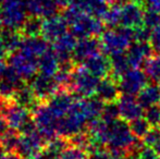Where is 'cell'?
Listing matches in <instances>:
<instances>
[{
	"instance_id": "cell-12",
	"label": "cell",
	"mask_w": 160,
	"mask_h": 159,
	"mask_svg": "<svg viewBox=\"0 0 160 159\" xmlns=\"http://www.w3.org/2000/svg\"><path fill=\"white\" fill-rule=\"evenodd\" d=\"M145 10L143 4L128 1L120 7V26L136 28L143 25Z\"/></svg>"
},
{
	"instance_id": "cell-49",
	"label": "cell",
	"mask_w": 160,
	"mask_h": 159,
	"mask_svg": "<svg viewBox=\"0 0 160 159\" xmlns=\"http://www.w3.org/2000/svg\"><path fill=\"white\" fill-rule=\"evenodd\" d=\"M8 68V63L3 60V58L0 57V77L4 73V71Z\"/></svg>"
},
{
	"instance_id": "cell-26",
	"label": "cell",
	"mask_w": 160,
	"mask_h": 159,
	"mask_svg": "<svg viewBox=\"0 0 160 159\" xmlns=\"http://www.w3.org/2000/svg\"><path fill=\"white\" fill-rule=\"evenodd\" d=\"M139 104L144 109L160 102V87L156 84H147L137 95Z\"/></svg>"
},
{
	"instance_id": "cell-10",
	"label": "cell",
	"mask_w": 160,
	"mask_h": 159,
	"mask_svg": "<svg viewBox=\"0 0 160 159\" xmlns=\"http://www.w3.org/2000/svg\"><path fill=\"white\" fill-rule=\"evenodd\" d=\"M148 77L141 68H132L128 70L118 80L121 94L136 96L147 85Z\"/></svg>"
},
{
	"instance_id": "cell-33",
	"label": "cell",
	"mask_w": 160,
	"mask_h": 159,
	"mask_svg": "<svg viewBox=\"0 0 160 159\" xmlns=\"http://www.w3.org/2000/svg\"><path fill=\"white\" fill-rule=\"evenodd\" d=\"M143 144L160 155V127H152L143 137Z\"/></svg>"
},
{
	"instance_id": "cell-41",
	"label": "cell",
	"mask_w": 160,
	"mask_h": 159,
	"mask_svg": "<svg viewBox=\"0 0 160 159\" xmlns=\"http://www.w3.org/2000/svg\"><path fill=\"white\" fill-rule=\"evenodd\" d=\"M133 30H134V42H149L152 35V31L149 28L142 25Z\"/></svg>"
},
{
	"instance_id": "cell-54",
	"label": "cell",
	"mask_w": 160,
	"mask_h": 159,
	"mask_svg": "<svg viewBox=\"0 0 160 159\" xmlns=\"http://www.w3.org/2000/svg\"><path fill=\"white\" fill-rule=\"evenodd\" d=\"M128 1H133V2H136V3H141L143 4L145 2V0H128Z\"/></svg>"
},
{
	"instance_id": "cell-24",
	"label": "cell",
	"mask_w": 160,
	"mask_h": 159,
	"mask_svg": "<svg viewBox=\"0 0 160 159\" xmlns=\"http://www.w3.org/2000/svg\"><path fill=\"white\" fill-rule=\"evenodd\" d=\"M50 47H49L48 40L42 35V36L40 35H36V36H25L24 35V39L22 42L20 50L39 58Z\"/></svg>"
},
{
	"instance_id": "cell-46",
	"label": "cell",
	"mask_w": 160,
	"mask_h": 159,
	"mask_svg": "<svg viewBox=\"0 0 160 159\" xmlns=\"http://www.w3.org/2000/svg\"><path fill=\"white\" fill-rule=\"evenodd\" d=\"M144 4L147 8V10L160 12V0H145Z\"/></svg>"
},
{
	"instance_id": "cell-19",
	"label": "cell",
	"mask_w": 160,
	"mask_h": 159,
	"mask_svg": "<svg viewBox=\"0 0 160 159\" xmlns=\"http://www.w3.org/2000/svg\"><path fill=\"white\" fill-rule=\"evenodd\" d=\"M23 79L8 66L3 74L0 77V97L13 99L15 92L24 84Z\"/></svg>"
},
{
	"instance_id": "cell-48",
	"label": "cell",
	"mask_w": 160,
	"mask_h": 159,
	"mask_svg": "<svg viewBox=\"0 0 160 159\" xmlns=\"http://www.w3.org/2000/svg\"><path fill=\"white\" fill-rule=\"evenodd\" d=\"M55 1V3L58 6V8H67L68 6L70 4V2H71V0H53Z\"/></svg>"
},
{
	"instance_id": "cell-16",
	"label": "cell",
	"mask_w": 160,
	"mask_h": 159,
	"mask_svg": "<svg viewBox=\"0 0 160 159\" xmlns=\"http://www.w3.org/2000/svg\"><path fill=\"white\" fill-rule=\"evenodd\" d=\"M152 48L148 42H133L127 49V57L131 68H141L152 57Z\"/></svg>"
},
{
	"instance_id": "cell-47",
	"label": "cell",
	"mask_w": 160,
	"mask_h": 159,
	"mask_svg": "<svg viewBox=\"0 0 160 159\" xmlns=\"http://www.w3.org/2000/svg\"><path fill=\"white\" fill-rule=\"evenodd\" d=\"M9 129H10V127H9L6 118H4L1 113H0V136L3 135V134L6 133Z\"/></svg>"
},
{
	"instance_id": "cell-38",
	"label": "cell",
	"mask_w": 160,
	"mask_h": 159,
	"mask_svg": "<svg viewBox=\"0 0 160 159\" xmlns=\"http://www.w3.org/2000/svg\"><path fill=\"white\" fill-rule=\"evenodd\" d=\"M143 25L149 28L150 31H154L160 27V12H156V11L152 10L145 11Z\"/></svg>"
},
{
	"instance_id": "cell-28",
	"label": "cell",
	"mask_w": 160,
	"mask_h": 159,
	"mask_svg": "<svg viewBox=\"0 0 160 159\" xmlns=\"http://www.w3.org/2000/svg\"><path fill=\"white\" fill-rule=\"evenodd\" d=\"M3 45L7 49V52L12 53L21 48L22 42L24 39V34L21 31L4 30L0 34Z\"/></svg>"
},
{
	"instance_id": "cell-15",
	"label": "cell",
	"mask_w": 160,
	"mask_h": 159,
	"mask_svg": "<svg viewBox=\"0 0 160 159\" xmlns=\"http://www.w3.org/2000/svg\"><path fill=\"white\" fill-rule=\"evenodd\" d=\"M117 102L120 111V118L127 122H131L144 116V108L135 96L121 94Z\"/></svg>"
},
{
	"instance_id": "cell-23",
	"label": "cell",
	"mask_w": 160,
	"mask_h": 159,
	"mask_svg": "<svg viewBox=\"0 0 160 159\" xmlns=\"http://www.w3.org/2000/svg\"><path fill=\"white\" fill-rule=\"evenodd\" d=\"M28 14L40 19H46L57 14L58 6L53 0H25Z\"/></svg>"
},
{
	"instance_id": "cell-20",
	"label": "cell",
	"mask_w": 160,
	"mask_h": 159,
	"mask_svg": "<svg viewBox=\"0 0 160 159\" xmlns=\"http://www.w3.org/2000/svg\"><path fill=\"white\" fill-rule=\"evenodd\" d=\"M95 95L100 100H102L105 104L116 102L121 96V91L119 87L118 81L112 77H107L99 80Z\"/></svg>"
},
{
	"instance_id": "cell-53",
	"label": "cell",
	"mask_w": 160,
	"mask_h": 159,
	"mask_svg": "<svg viewBox=\"0 0 160 159\" xmlns=\"http://www.w3.org/2000/svg\"><path fill=\"white\" fill-rule=\"evenodd\" d=\"M4 153H6V151H4V149H3V147H2V145L0 144V159H1V158L4 156Z\"/></svg>"
},
{
	"instance_id": "cell-35",
	"label": "cell",
	"mask_w": 160,
	"mask_h": 159,
	"mask_svg": "<svg viewBox=\"0 0 160 159\" xmlns=\"http://www.w3.org/2000/svg\"><path fill=\"white\" fill-rule=\"evenodd\" d=\"M145 72L147 74L148 79L152 81H160V55L150 57L149 59L146 61L145 66Z\"/></svg>"
},
{
	"instance_id": "cell-4",
	"label": "cell",
	"mask_w": 160,
	"mask_h": 159,
	"mask_svg": "<svg viewBox=\"0 0 160 159\" xmlns=\"http://www.w3.org/2000/svg\"><path fill=\"white\" fill-rule=\"evenodd\" d=\"M28 19L25 0H2L0 3V24L4 30L22 31Z\"/></svg>"
},
{
	"instance_id": "cell-25",
	"label": "cell",
	"mask_w": 160,
	"mask_h": 159,
	"mask_svg": "<svg viewBox=\"0 0 160 159\" xmlns=\"http://www.w3.org/2000/svg\"><path fill=\"white\" fill-rule=\"evenodd\" d=\"M61 68L59 59L52 48H49L44 55L38 58V69L40 73L47 75H55Z\"/></svg>"
},
{
	"instance_id": "cell-8",
	"label": "cell",
	"mask_w": 160,
	"mask_h": 159,
	"mask_svg": "<svg viewBox=\"0 0 160 159\" xmlns=\"http://www.w3.org/2000/svg\"><path fill=\"white\" fill-rule=\"evenodd\" d=\"M8 66L12 70H14L23 80H32L39 70L38 58L24 52L20 49L10 53L8 58Z\"/></svg>"
},
{
	"instance_id": "cell-5",
	"label": "cell",
	"mask_w": 160,
	"mask_h": 159,
	"mask_svg": "<svg viewBox=\"0 0 160 159\" xmlns=\"http://www.w3.org/2000/svg\"><path fill=\"white\" fill-rule=\"evenodd\" d=\"M101 51L106 55L124 52L134 42V30L131 27L120 26V27L109 28L103 31L100 35Z\"/></svg>"
},
{
	"instance_id": "cell-34",
	"label": "cell",
	"mask_w": 160,
	"mask_h": 159,
	"mask_svg": "<svg viewBox=\"0 0 160 159\" xmlns=\"http://www.w3.org/2000/svg\"><path fill=\"white\" fill-rule=\"evenodd\" d=\"M150 127H152L150 123L146 120V118L144 116L130 122L131 131L135 135V137L139 138V140L143 138L148 133V131L150 130Z\"/></svg>"
},
{
	"instance_id": "cell-9",
	"label": "cell",
	"mask_w": 160,
	"mask_h": 159,
	"mask_svg": "<svg viewBox=\"0 0 160 159\" xmlns=\"http://www.w3.org/2000/svg\"><path fill=\"white\" fill-rule=\"evenodd\" d=\"M46 143L47 141L40 135L37 129L21 133L15 154L24 159H34L42 153Z\"/></svg>"
},
{
	"instance_id": "cell-39",
	"label": "cell",
	"mask_w": 160,
	"mask_h": 159,
	"mask_svg": "<svg viewBox=\"0 0 160 159\" xmlns=\"http://www.w3.org/2000/svg\"><path fill=\"white\" fill-rule=\"evenodd\" d=\"M144 117L150 123L152 127H158L160 124V106L154 105L145 109Z\"/></svg>"
},
{
	"instance_id": "cell-32",
	"label": "cell",
	"mask_w": 160,
	"mask_h": 159,
	"mask_svg": "<svg viewBox=\"0 0 160 159\" xmlns=\"http://www.w3.org/2000/svg\"><path fill=\"white\" fill-rule=\"evenodd\" d=\"M42 19L37 17H28V21L25 22L21 32L25 36H36V35H42Z\"/></svg>"
},
{
	"instance_id": "cell-17",
	"label": "cell",
	"mask_w": 160,
	"mask_h": 159,
	"mask_svg": "<svg viewBox=\"0 0 160 159\" xmlns=\"http://www.w3.org/2000/svg\"><path fill=\"white\" fill-rule=\"evenodd\" d=\"M101 51L100 40L96 37L81 38L76 42L75 49L73 51V62L82 64L85 60L93 57Z\"/></svg>"
},
{
	"instance_id": "cell-27",
	"label": "cell",
	"mask_w": 160,
	"mask_h": 159,
	"mask_svg": "<svg viewBox=\"0 0 160 159\" xmlns=\"http://www.w3.org/2000/svg\"><path fill=\"white\" fill-rule=\"evenodd\" d=\"M13 99L18 102V104L22 105V106L26 107V108L33 110L36 107V105L39 102V100L37 99V97L34 94L31 85H25L23 84L17 92H15Z\"/></svg>"
},
{
	"instance_id": "cell-42",
	"label": "cell",
	"mask_w": 160,
	"mask_h": 159,
	"mask_svg": "<svg viewBox=\"0 0 160 159\" xmlns=\"http://www.w3.org/2000/svg\"><path fill=\"white\" fill-rule=\"evenodd\" d=\"M149 44L152 48V51L157 55H160V27L152 31Z\"/></svg>"
},
{
	"instance_id": "cell-7",
	"label": "cell",
	"mask_w": 160,
	"mask_h": 159,
	"mask_svg": "<svg viewBox=\"0 0 160 159\" xmlns=\"http://www.w3.org/2000/svg\"><path fill=\"white\" fill-rule=\"evenodd\" d=\"M32 113L36 129L47 142L57 137V125L59 119L52 112L47 102H38L32 110Z\"/></svg>"
},
{
	"instance_id": "cell-40",
	"label": "cell",
	"mask_w": 160,
	"mask_h": 159,
	"mask_svg": "<svg viewBox=\"0 0 160 159\" xmlns=\"http://www.w3.org/2000/svg\"><path fill=\"white\" fill-rule=\"evenodd\" d=\"M87 157L88 155L85 151L70 145L58 159H87Z\"/></svg>"
},
{
	"instance_id": "cell-22",
	"label": "cell",
	"mask_w": 160,
	"mask_h": 159,
	"mask_svg": "<svg viewBox=\"0 0 160 159\" xmlns=\"http://www.w3.org/2000/svg\"><path fill=\"white\" fill-rule=\"evenodd\" d=\"M86 70L99 79H103L111 74V62L105 53H97L82 63Z\"/></svg>"
},
{
	"instance_id": "cell-6",
	"label": "cell",
	"mask_w": 160,
	"mask_h": 159,
	"mask_svg": "<svg viewBox=\"0 0 160 159\" xmlns=\"http://www.w3.org/2000/svg\"><path fill=\"white\" fill-rule=\"evenodd\" d=\"M99 83V77L92 74L83 66L74 67L72 70L69 91L78 98L93 97Z\"/></svg>"
},
{
	"instance_id": "cell-50",
	"label": "cell",
	"mask_w": 160,
	"mask_h": 159,
	"mask_svg": "<svg viewBox=\"0 0 160 159\" xmlns=\"http://www.w3.org/2000/svg\"><path fill=\"white\" fill-rule=\"evenodd\" d=\"M110 6H122L127 2V0H109Z\"/></svg>"
},
{
	"instance_id": "cell-30",
	"label": "cell",
	"mask_w": 160,
	"mask_h": 159,
	"mask_svg": "<svg viewBox=\"0 0 160 159\" xmlns=\"http://www.w3.org/2000/svg\"><path fill=\"white\" fill-rule=\"evenodd\" d=\"M20 135L18 131L12 129H9L2 136H0V144L2 145L6 153L8 154H15L18 143H19Z\"/></svg>"
},
{
	"instance_id": "cell-29",
	"label": "cell",
	"mask_w": 160,
	"mask_h": 159,
	"mask_svg": "<svg viewBox=\"0 0 160 159\" xmlns=\"http://www.w3.org/2000/svg\"><path fill=\"white\" fill-rule=\"evenodd\" d=\"M110 62H111V75L117 81L120 79L128 70H130V62L128 60L127 53L124 52L111 55L110 56Z\"/></svg>"
},
{
	"instance_id": "cell-1",
	"label": "cell",
	"mask_w": 160,
	"mask_h": 159,
	"mask_svg": "<svg viewBox=\"0 0 160 159\" xmlns=\"http://www.w3.org/2000/svg\"><path fill=\"white\" fill-rule=\"evenodd\" d=\"M62 15L69 24L71 33L78 39L100 36L105 31L106 25L102 20L82 12L72 6L64 8Z\"/></svg>"
},
{
	"instance_id": "cell-11",
	"label": "cell",
	"mask_w": 160,
	"mask_h": 159,
	"mask_svg": "<svg viewBox=\"0 0 160 159\" xmlns=\"http://www.w3.org/2000/svg\"><path fill=\"white\" fill-rule=\"evenodd\" d=\"M31 87L39 102H46L60 91V86L55 79V75L39 73L31 80Z\"/></svg>"
},
{
	"instance_id": "cell-55",
	"label": "cell",
	"mask_w": 160,
	"mask_h": 159,
	"mask_svg": "<svg viewBox=\"0 0 160 159\" xmlns=\"http://www.w3.org/2000/svg\"><path fill=\"white\" fill-rule=\"evenodd\" d=\"M159 87H160V81H159Z\"/></svg>"
},
{
	"instance_id": "cell-13",
	"label": "cell",
	"mask_w": 160,
	"mask_h": 159,
	"mask_svg": "<svg viewBox=\"0 0 160 159\" xmlns=\"http://www.w3.org/2000/svg\"><path fill=\"white\" fill-rule=\"evenodd\" d=\"M76 42H78V38L72 33L68 32L53 42L52 49L57 55L61 66L74 63L73 51L75 49Z\"/></svg>"
},
{
	"instance_id": "cell-56",
	"label": "cell",
	"mask_w": 160,
	"mask_h": 159,
	"mask_svg": "<svg viewBox=\"0 0 160 159\" xmlns=\"http://www.w3.org/2000/svg\"><path fill=\"white\" fill-rule=\"evenodd\" d=\"M0 3H1V2H0Z\"/></svg>"
},
{
	"instance_id": "cell-2",
	"label": "cell",
	"mask_w": 160,
	"mask_h": 159,
	"mask_svg": "<svg viewBox=\"0 0 160 159\" xmlns=\"http://www.w3.org/2000/svg\"><path fill=\"white\" fill-rule=\"evenodd\" d=\"M138 140L139 138L135 137L132 133L128 122L121 118L108 123V137L106 146L109 148V151L119 149L128 152V154L137 153L142 148Z\"/></svg>"
},
{
	"instance_id": "cell-36",
	"label": "cell",
	"mask_w": 160,
	"mask_h": 159,
	"mask_svg": "<svg viewBox=\"0 0 160 159\" xmlns=\"http://www.w3.org/2000/svg\"><path fill=\"white\" fill-rule=\"evenodd\" d=\"M120 7L121 6H110L109 10L102 17L103 23L107 27L114 28L120 25Z\"/></svg>"
},
{
	"instance_id": "cell-44",
	"label": "cell",
	"mask_w": 160,
	"mask_h": 159,
	"mask_svg": "<svg viewBox=\"0 0 160 159\" xmlns=\"http://www.w3.org/2000/svg\"><path fill=\"white\" fill-rule=\"evenodd\" d=\"M87 159H110V153L106 152L103 148L97 149V151L91 152Z\"/></svg>"
},
{
	"instance_id": "cell-52",
	"label": "cell",
	"mask_w": 160,
	"mask_h": 159,
	"mask_svg": "<svg viewBox=\"0 0 160 159\" xmlns=\"http://www.w3.org/2000/svg\"><path fill=\"white\" fill-rule=\"evenodd\" d=\"M128 159H141L138 156V152L137 153H131L130 154V158Z\"/></svg>"
},
{
	"instance_id": "cell-3",
	"label": "cell",
	"mask_w": 160,
	"mask_h": 159,
	"mask_svg": "<svg viewBox=\"0 0 160 159\" xmlns=\"http://www.w3.org/2000/svg\"><path fill=\"white\" fill-rule=\"evenodd\" d=\"M0 113L6 118L9 127L20 133L36 129L32 110L18 104L14 99L0 97Z\"/></svg>"
},
{
	"instance_id": "cell-14",
	"label": "cell",
	"mask_w": 160,
	"mask_h": 159,
	"mask_svg": "<svg viewBox=\"0 0 160 159\" xmlns=\"http://www.w3.org/2000/svg\"><path fill=\"white\" fill-rule=\"evenodd\" d=\"M68 26L69 24L63 15L53 14L49 17L42 19V35L48 42H55L68 32Z\"/></svg>"
},
{
	"instance_id": "cell-43",
	"label": "cell",
	"mask_w": 160,
	"mask_h": 159,
	"mask_svg": "<svg viewBox=\"0 0 160 159\" xmlns=\"http://www.w3.org/2000/svg\"><path fill=\"white\" fill-rule=\"evenodd\" d=\"M138 156L141 159H160L159 154L156 153L154 149L149 148V147L145 146L142 147L138 152Z\"/></svg>"
},
{
	"instance_id": "cell-45",
	"label": "cell",
	"mask_w": 160,
	"mask_h": 159,
	"mask_svg": "<svg viewBox=\"0 0 160 159\" xmlns=\"http://www.w3.org/2000/svg\"><path fill=\"white\" fill-rule=\"evenodd\" d=\"M130 154L125 151H119V149H113L110 151V159H128Z\"/></svg>"
},
{
	"instance_id": "cell-37",
	"label": "cell",
	"mask_w": 160,
	"mask_h": 159,
	"mask_svg": "<svg viewBox=\"0 0 160 159\" xmlns=\"http://www.w3.org/2000/svg\"><path fill=\"white\" fill-rule=\"evenodd\" d=\"M100 118L108 123L112 122V121H114V120L120 119V111H119L118 104H116V102H108V104H105V108H103Z\"/></svg>"
},
{
	"instance_id": "cell-31",
	"label": "cell",
	"mask_w": 160,
	"mask_h": 159,
	"mask_svg": "<svg viewBox=\"0 0 160 159\" xmlns=\"http://www.w3.org/2000/svg\"><path fill=\"white\" fill-rule=\"evenodd\" d=\"M68 140H69L71 146L78 147V148H81L85 152H91L92 146H93V141H92L88 132L85 133L84 131H82L80 133H76L68 137Z\"/></svg>"
},
{
	"instance_id": "cell-51",
	"label": "cell",
	"mask_w": 160,
	"mask_h": 159,
	"mask_svg": "<svg viewBox=\"0 0 160 159\" xmlns=\"http://www.w3.org/2000/svg\"><path fill=\"white\" fill-rule=\"evenodd\" d=\"M1 159H24L22 157H20L18 154H8V155H4Z\"/></svg>"
},
{
	"instance_id": "cell-21",
	"label": "cell",
	"mask_w": 160,
	"mask_h": 159,
	"mask_svg": "<svg viewBox=\"0 0 160 159\" xmlns=\"http://www.w3.org/2000/svg\"><path fill=\"white\" fill-rule=\"evenodd\" d=\"M69 6L102 20L110 8L109 0H71Z\"/></svg>"
},
{
	"instance_id": "cell-18",
	"label": "cell",
	"mask_w": 160,
	"mask_h": 159,
	"mask_svg": "<svg viewBox=\"0 0 160 159\" xmlns=\"http://www.w3.org/2000/svg\"><path fill=\"white\" fill-rule=\"evenodd\" d=\"M46 102L52 112L56 115V117L58 119H61L69 112L75 99H74V95L70 91L60 89L58 93H56L52 97H50Z\"/></svg>"
}]
</instances>
